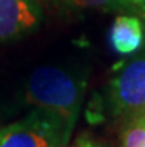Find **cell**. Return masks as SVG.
<instances>
[{
	"label": "cell",
	"instance_id": "1",
	"mask_svg": "<svg viewBox=\"0 0 145 147\" xmlns=\"http://www.w3.org/2000/svg\"><path fill=\"white\" fill-rule=\"evenodd\" d=\"M84 80L64 68L43 65L36 68L25 85V100L74 128L84 95Z\"/></svg>",
	"mask_w": 145,
	"mask_h": 147
},
{
	"label": "cell",
	"instance_id": "2",
	"mask_svg": "<svg viewBox=\"0 0 145 147\" xmlns=\"http://www.w3.org/2000/svg\"><path fill=\"white\" fill-rule=\"evenodd\" d=\"M73 128L43 110L0 129V147H65Z\"/></svg>",
	"mask_w": 145,
	"mask_h": 147
},
{
	"label": "cell",
	"instance_id": "3",
	"mask_svg": "<svg viewBox=\"0 0 145 147\" xmlns=\"http://www.w3.org/2000/svg\"><path fill=\"white\" fill-rule=\"evenodd\" d=\"M110 109L116 116L145 115V55L124 63L110 82Z\"/></svg>",
	"mask_w": 145,
	"mask_h": 147
},
{
	"label": "cell",
	"instance_id": "4",
	"mask_svg": "<svg viewBox=\"0 0 145 147\" xmlns=\"http://www.w3.org/2000/svg\"><path fill=\"white\" fill-rule=\"evenodd\" d=\"M39 20L40 7L34 0H0V43L28 33Z\"/></svg>",
	"mask_w": 145,
	"mask_h": 147
},
{
	"label": "cell",
	"instance_id": "5",
	"mask_svg": "<svg viewBox=\"0 0 145 147\" xmlns=\"http://www.w3.org/2000/svg\"><path fill=\"white\" fill-rule=\"evenodd\" d=\"M110 40L116 52L122 55L133 54L144 43V30L141 20L133 15L117 16L110 31Z\"/></svg>",
	"mask_w": 145,
	"mask_h": 147
},
{
	"label": "cell",
	"instance_id": "6",
	"mask_svg": "<svg viewBox=\"0 0 145 147\" xmlns=\"http://www.w3.org/2000/svg\"><path fill=\"white\" fill-rule=\"evenodd\" d=\"M122 147H145V120L144 116L132 117L122 135Z\"/></svg>",
	"mask_w": 145,
	"mask_h": 147
},
{
	"label": "cell",
	"instance_id": "7",
	"mask_svg": "<svg viewBox=\"0 0 145 147\" xmlns=\"http://www.w3.org/2000/svg\"><path fill=\"white\" fill-rule=\"evenodd\" d=\"M65 3L79 9H126L123 0H65Z\"/></svg>",
	"mask_w": 145,
	"mask_h": 147
},
{
	"label": "cell",
	"instance_id": "8",
	"mask_svg": "<svg viewBox=\"0 0 145 147\" xmlns=\"http://www.w3.org/2000/svg\"><path fill=\"white\" fill-rule=\"evenodd\" d=\"M123 3L127 7H132V9H138V11H142L145 9V0H123Z\"/></svg>",
	"mask_w": 145,
	"mask_h": 147
},
{
	"label": "cell",
	"instance_id": "9",
	"mask_svg": "<svg viewBox=\"0 0 145 147\" xmlns=\"http://www.w3.org/2000/svg\"><path fill=\"white\" fill-rule=\"evenodd\" d=\"M76 147H101V146L96 144L95 141H92L90 138H88V137H82V138H79Z\"/></svg>",
	"mask_w": 145,
	"mask_h": 147
},
{
	"label": "cell",
	"instance_id": "10",
	"mask_svg": "<svg viewBox=\"0 0 145 147\" xmlns=\"http://www.w3.org/2000/svg\"><path fill=\"white\" fill-rule=\"evenodd\" d=\"M139 12H141V15H142L144 18H145V9H142V11H139Z\"/></svg>",
	"mask_w": 145,
	"mask_h": 147
},
{
	"label": "cell",
	"instance_id": "11",
	"mask_svg": "<svg viewBox=\"0 0 145 147\" xmlns=\"http://www.w3.org/2000/svg\"><path fill=\"white\" fill-rule=\"evenodd\" d=\"M142 116H144V120H145V115H142Z\"/></svg>",
	"mask_w": 145,
	"mask_h": 147
}]
</instances>
